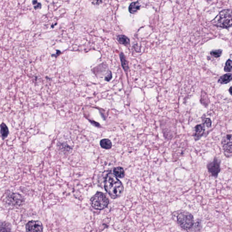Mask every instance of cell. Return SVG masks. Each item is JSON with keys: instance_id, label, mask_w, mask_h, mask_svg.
Returning <instances> with one entry per match:
<instances>
[{"instance_id": "cell-1", "label": "cell", "mask_w": 232, "mask_h": 232, "mask_svg": "<svg viewBox=\"0 0 232 232\" xmlns=\"http://www.w3.org/2000/svg\"><path fill=\"white\" fill-rule=\"evenodd\" d=\"M105 190L113 199L119 197L122 195L124 187L122 183L115 175L108 173L104 180Z\"/></svg>"}, {"instance_id": "cell-2", "label": "cell", "mask_w": 232, "mask_h": 232, "mask_svg": "<svg viewBox=\"0 0 232 232\" xmlns=\"http://www.w3.org/2000/svg\"><path fill=\"white\" fill-rule=\"evenodd\" d=\"M215 26L222 28H227L232 26V11L224 10L220 12L212 21Z\"/></svg>"}, {"instance_id": "cell-3", "label": "cell", "mask_w": 232, "mask_h": 232, "mask_svg": "<svg viewBox=\"0 0 232 232\" xmlns=\"http://www.w3.org/2000/svg\"><path fill=\"white\" fill-rule=\"evenodd\" d=\"M108 198L103 193L98 192L91 198V205L94 209L102 210L108 205Z\"/></svg>"}, {"instance_id": "cell-4", "label": "cell", "mask_w": 232, "mask_h": 232, "mask_svg": "<svg viewBox=\"0 0 232 232\" xmlns=\"http://www.w3.org/2000/svg\"><path fill=\"white\" fill-rule=\"evenodd\" d=\"M177 219L179 226L185 230L190 229L194 225L193 215L186 211H183L179 214Z\"/></svg>"}, {"instance_id": "cell-5", "label": "cell", "mask_w": 232, "mask_h": 232, "mask_svg": "<svg viewBox=\"0 0 232 232\" xmlns=\"http://www.w3.org/2000/svg\"><path fill=\"white\" fill-rule=\"evenodd\" d=\"M208 172L213 176L217 177L220 171V161L217 158H215L212 162H209L207 165Z\"/></svg>"}, {"instance_id": "cell-6", "label": "cell", "mask_w": 232, "mask_h": 232, "mask_svg": "<svg viewBox=\"0 0 232 232\" xmlns=\"http://www.w3.org/2000/svg\"><path fill=\"white\" fill-rule=\"evenodd\" d=\"M43 226L39 221H30L26 225V230L27 232H42Z\"/></svg>"}, {"instance_id": "cell-7", "label": "cell", "mask_w": 232, "mask_h": 232, "mask_svg": "<svg viewBox=\"0 0 232 232\" xmlns=\"http://www.w3.org/2000/svg\"><path fill=\"white\" fill-rule=\"evenodd\" d=\"M222 145L224 153H232V135H227L224 137L222 140Z\"/></svg>"}, {"instance_id": "cell-8", "label": "cell", "mask_w": 232, "mask_h": 232, "mask_svg": "<svg viewBox=\"0 0 232 232\" xmlns=\"http://www.w3.org/2000/svg\"><path fill=\"white\" fill-rule=\"evenodd\" d=\"M205 127L203 125H198L195 127V133L194 134V138L195 140H199L203 136L205 132Z\"/></svg>"}, {"instance_id": "cell-9", "label": "cell", "mask_w": 232, "mask_h": 232, "mask_svg": "<svg viewBox=\"0 0 232 232\" xmlns=\"http://www.w3.org/2000/svg\"><path fill=\"white\" fill-rule=\"evenodd\" d=\"M10 201L13 205H20L23 202V199L19 194H13L10 195Z\"/></svg>"}, {"instance_id": "cell-10", "label": "cell", "mask_w": 232, "mask_h": 232, "mask_svg": "<svg viewBox=\"0 0 232 232\" xmlns=\"http://www.w3.org/2000/svg\"><path fill=\"white\" fill-rule=\"evenodd\" d=\"M140 8V5L138 2H133L130 5L128 10L131 14L136 13Z\"/></svg>"}, {"instance_id": "cell-11", "label": "cell", "mask_w": 232, "mask_h": 232, "mask_svg": "<svg viewBox=\"0 0 232 232\" xmlns=\"http://www.w3.org/2000/svg\"><path fill=\"white\" fill-rule=\"evenodd\" d=\"M232 80V74L227 73L220 77L218 79V82L221 84H224L230 82Z\"/></svg>"}, {"instance_id": "cell-12", "label": "cell", "mask_w": 232, "mask_h": 232, "mask_svg": "<svg viewBox=\"0 0 232 232\" xmlns=\"http://www.w3.org/2000/svg\"><path fill=\"white\" fill-rule=\"evenodd\" d=\"M113 174L117 177L123 178L125 176V171L121 167H116L113 170Z\"/></svg>"}, {"instance_id": "cell-13", "label": "cell", "mask_w": 232, "mask_h": 232, "mask_svg": "<svg viewBox=\"0 0 232 232\" xmlns=\"http://www.w3.org/2000/svg\"><path fill=\"white\" fill-rule=\"evenodd\" d=\"M101 147L105 149H110L112 147V143L110 140L108 139H103L100 142Z\"/></svg>"}, {"instance_id": "cell-14", "label": "cell", "mask_w": 232, "mask_h": 232, "mask_svg": "<svg viewBox=\"0 0 232 232\" xmlns=\"http://www.w3.org/2000/svg\"><path fill=\"white\" fill-rule=\"evenodd\" d=\"M117 40L120 44L123 45H128L130 44L129 39L125 35H118L117 37Z\"/></svg>"}, {"instance_id": "cell-15", "label": "cell", "mask_w": 232, "mask_h": 232, "mask_svg": "<svg viewBox=\"0 0 232 232\" xmlns=\"http://www.w3.org/2000/svg\"><path fill=\"white\" fill-rule=\"evenodd\" d=\"M1 135L2 138L5 139L8 136L9 134V130L8 127L5 123H2L1 125Z\"/></svg>"}, {"instance_id": "cell-16", "label": "cell", "mask_w": 232, "mask_h": 232, "mask_svg": "<svg viewBox=\"0 0 232 232\" xmlns=\"http://www.w3.org/2000/svg\"><path fill=\"white\" fill-rule=\"evenodd\" d=\"M120 57L121 61V65H122L123 69L124 70L126 71H127L129 69L128 64L125 58L124 54L122 53L120 54Z\"/></svg>"}, {"instance_id": "cell-17", "label": "cell", "mask_w": 232, "mask_h": 232, "mask_svg": "<svg viewBox=\"0 0 232 232\" xmlns=\"http://www.w3.org/2000/svg\"><path fill=\"white\" fill-rule=\"evenodd\" d=\"M224 70L226 72H232V61L228 60L226 63L224 69Z\"/></svg>"}, {"instance_id": "cell-18", "label": "cell", "mask_w": 232, "mask_h": 232, "mask_svg": "<svg viewBox=\"0 0 232 232\" xmlns=\"http://www.w3.org/2000/svg\"><path fill=\"white\" fill-rule=\"evenodd\" d=\"M222 50H213L211 51L210 54L214 57L218 58L221 56L222 54Z\"/></svg>"}, {"instance_id": "cell-19", "label": "cell", "mask_w": 232, "mask_h": 232, "mask_svg": "<svg viewBox=\"0 0 232 232\" xmlns=\"http://www.w3.org/2000/svg\"><path fill=\"white\" fill-rule=\"evenodd\" d=\"M204 123L208 127H210L211 125V121L209 118H206L204 121Z\"/></svg>"}, {"instance_id": "cell-20", "label": "cell", "mask_w": 232, "mask_h": 232, "mask_svg": "<svg viewBox=\"0 0 232 232\" xmlns=\"http://www.w3.org/2000/svg\"><path fill=\"white\" fill-rule=\"evenodd\" d=\"M111 76H112V75H111V72H110L109 73V74H108V76L105 78V80H106V81H109L111 79Z\"/></svg>"}, {"instance_id": "cell-21", "label": "cell", "mask_w": 232, "mask_h": 232, "mask_svg": "<svg viewBox=\"0 0 232 232\" xmlns=\"http://www.w3.org/2000/svg\"><path fill=\"white\" fill-rule=\"evenodd\" d=\"M229 92H230V94L232 95V86H231L229 89Z\"/></svg>"}]
</instances>
